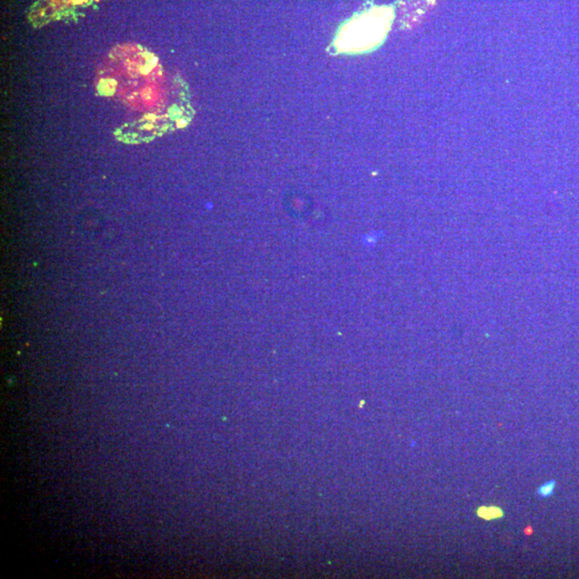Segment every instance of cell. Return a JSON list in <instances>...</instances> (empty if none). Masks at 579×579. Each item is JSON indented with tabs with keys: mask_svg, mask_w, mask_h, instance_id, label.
<instances>
[{
	"mask_svg": "<svg viewBox=\"0 0 579 579\" xmlns=\"http://www.w3.org/2000/svg\"><path fill=\"white\" fill-rule=\"evenodd\" d=\"M193 116L195 109L188 84L180 75H176L171 86L168 99L162 105L123 124L114 134L117 141L124 144L148 143L187 127Z\"/></svg>",
	"mask_w": 579,
	"mask_h": 579,
	"instance_id": "cell-1",
	"label": "cell"
},
{
	"mask_svg": "<svg viewBox=\"0 0 579 579\" xmlns=\"http://www.w3.org/2000/svg\"><path fill=\"white\" fill-rule=\"evenodd\" d=\"M393 20L389 7L374 8L352 18L337 36L339 52L361 53L373 50L384 41Z\"/></svg>",
	"mask_w": 579,
	"mask_h": 579,
	"instance_id": "cell-2",
	"label": "cell"
},
{
	"mask_svg": "<svg viewBox=\"0 0 579 579\" xmlns=\"http://www.w3.org/2000/svg\"><path fill=\"white\" fill-rule=\"evenodd\" d=\"M99 0H37L29 11V20L35 27H41L52 20L74 16L79 10L90 7Z\"/></svg>",
	"mask_w": 579,
	"mask_h": 579,
	"instance_id": "cell-3",
	"label": "cell"
},
{
	"mask_svg": "<svg viewBox=\"0 0 579 579\" xmlns=\"http://www.w3.org/2000/svg\"><path fill=\"white\" fill-rule=\"evenodd\" d=\"M476 515L481 519L493 520V519L502 518L504 516V512L501 508L495 506V505H492V506H479L476 510Z\"/></svg>",
	"mask_w": 579,
	"mask_h": 579,
	"instance_id": "cell-4",
	"label": "cell"
},
{
	"mask_svg": "<svg viewBox=\"0 0 579 579\" xmlns=\"http://www.w3.org/2000/svg\"><path fill=\"white\" fill-rule=\"evenodd\" d=\"M554 488H556V480L554 479L548 480L544 482L542 486L538 488V495L541 498H549L553 493Z\"/></svg>",
	"mask_w": 579,
	"mask_h": 579,
	"instance_id": "cell-5",
	"label": "cell"
}]
</instances>
